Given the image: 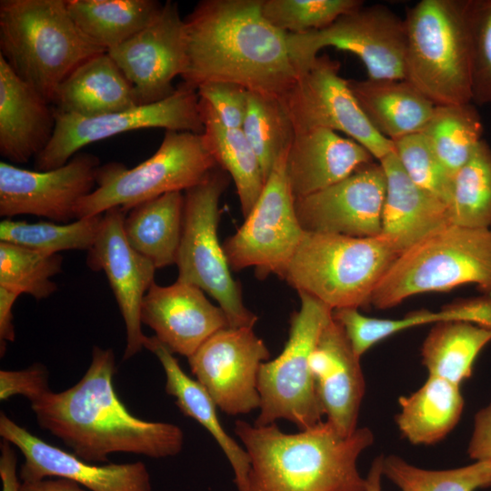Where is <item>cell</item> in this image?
<instances>
[{
    "instance_id": "49",
    "label": "cell",
    "mask_w": 491,
    "mask_h": 491,
    "mask_svg": "<svg viewBox=\"0 0 491 491\" xmlns=\"http://www.w3.org/2000/svg\"><path fill=\"white\" fill-rule=\"evenodd\" d=\"M383 457L382 456H376L372 462L366 477V488L364 491H382Z\"/></svg>"
},
{
    "instance_id": "29",
    "label": "cell",
    "mask_w": 491,
    "mask_h": 491,
    "mask_svg": "<svg viewBox=\"0 0 491 491\" xmlns=\"http://www.w3.org/2000/svg\"><path fill=\"white\" fill-rule=\"evenodd\" d=\"M184 202L182 192L166 193L133 207L125 215L124 233L128 244L156 269L176 262Z\"/></svg>"
},
{
    "instance_id": "13",
    "label": "cell",
    "mask_w": 491,
    "mask_h": 491,
    "mask_svg": "<svg viewBox=\"0 0 491 491\" xmlns=\"http://www.w3.org/2000/svg\"><path fill=\"white\" fill-rule=\"evenodd\" d=\"M55 116L52 138L35 160L37 171L58 168L84 146L132 130L165 128V131L204 132L197 91L185 84L166 99L125 111L82 117L55 110Z\"/></svg>"
},
{
    "instance_id": "45",
    "label": "cell",
    "mask_w": 491,
    "mask_h": 491,
    "mask_svg": "<svg viewBox=\"0 0 491 491\" xmlns=\"http://www.w3.org/2000/svg\"><path fill=\"white\" fill-rule=\"evenodd\" d=\"M467 453L475 461L491 462V403L475 416Z\"/></svg>"
},
{
    "instance_id": "10",
    "label": "cell",
    "mask_w": 491,
    "mask_h": 491,
    "mask_svg": "<svg viewBox=\"0 0 491 491\" xmlns=\"http://www.w3.org/2000/svg\"><path fill=\"white\" fill-rule=\"evenodd\" d=\"M300 308L292 314L287 341L273 360L262 364L258 375L260 412L256 426H266L285 419L299 430L323 421L310 368V358L333 309L303 292H298Z\"/></svg>"
},
{
    "instance_id": "9",
    "label": "cell",
    "mask_w": 491,
    "mask_h": 491,
    "mask_svg": "<svg viewBox=\"0 0 491 491\" xmlns=\"http://www.w3.org/2000/svg\"><path fill=\"white\" fill-rule=\"evenodd\" d=\"M228 184V174L218 166L185 192L176 280L212 296L225 312L229 326L254 327L257 316L244 305L240 286L231 275L217 235L219 201Z\"/></svg>"
},
{
    "instance_id": "11",
    "label": "cell",
    "mask_w": 491,
    "mask_h": 491,
    "mask_svg": "<svg viewBox=\"0 0 491 491\" xmlns=\"http://www.w3.org/2000/svg\"><path fill=\"white\" fill-rule=\"evenodd\" d=\"M286 41L299 76L308 70L320 50L332 46L356 55L369 79H405V21L382 5H363L322 30L286 34Z\"/></svg>"
},
{
    "instance_id": "14",
    "label": "cell",
    "mask_w": 491,
    "mask_h": 491,
    "mask_svg": "<svg viewBox=\"0 0 491 491\" xmlns=\"http://www.w3.org/2000/svg\"><path fill=\"white\" fill-rule=\"evenodd\" d=\"M340 64L318 55L308 70L281 97L295 135L315 128L343 133L380 161L394 144L370 124L349 82L339 75Z\"/></svg>"
},
{
    "instance_id": "32",
    "label": "cell",
    "mask_w": 491,
    "mask_h": 491,
    "mask_svg": "<svg viewBox=\"0 0 491 491\" xmlns=\"http://www.w3.org/2000/svg\"><path fill=\"white\" fill-rule=\"evenodd\" d=\"M199 106L205 145L216 165L233 180L246 217L266 184L259 160L242 129L225 126L200 98Z\"/></svg>"
},
{
    "instance_id": "31",
    "label": "cell",
    "mask_w": 491,
    "mask_h": 491,
    "mask_svg": "<svg viewBox=\"0 0 491 491\" xmlns=\"http://www.w3.org/2000/svg\"><path fill=\"white\" fill-rule=\"evenodd\" d=\"M163 5L155 0H66L76 26L106 52L146 27Z\"/></svg>"
},
{
    "instance_id": "22",
    "label": "cell",
    "mask_w": 491,
    "mask_h": 491,
    "mask_svg": "<svg viewBox=\"0 0 491 491\" xmlns=\"http://www.w3.org/2000/svg\"><path fill=\"white\" fill-rule=\"evenodd\" d=\"M360 359L344 327L332 316L311 355L310 368L326 421L342 436L357 429L366 386Z\"/></svg>"
},
{
    "instance_id": "8",
    "label": "cell",
    "mask_w": 491,
    "mask_h": 491,
    "mask_svg": "<svg viewBox=\"0 0 491 491\" xmlns=\"http://www.w3.org/2000/svg\"><path fill=\"white\" fill-rule=\"evenodd\" d=\"M218 167L203 134L165 131L160 146L133 168L121 163L99 166L96 186L75 207V218L101 215L113 207H133L171 192H185Z\"/></svg>"
},
{
    "instance_id": "48",
    "label": "cell",
    "mask_w": 491,
    "mask_h": 491,
    "mask_svg": "<svg viewBox=\"0 0 491 491\" xmlns=\"http://www.w3.org/2000/svg\"><path fill=\"white\" fill-rule=\"evenodd\" d=\"M19 491H87L79 484L65 478L49 477L22 482Z\"/></svg>"
},
{
    "instance_id": "20",
    "label": "cell",
    "mask_w": 491,
    "mask_h": 491,
    "mask_svg": "<svg viewBox=\"0 0 491 491\" xmlns=\"http://www.w3.org/2000/svg\"><path fill=\"white\" fill-rule=\"evenodd\" d=\"M0 436L24 456L25 462L19 471L22 482L61 477L89 491H152L150 474L141 461L92 465L31 434L3 412Z\"/></svg>"
},
{
    "instance_id": "1",
    "label": "cell",
    "mask_w": 491,
    "mask_h": 491,
    "mask_svg": "<svg viewBox=\"0 0 491 491\" xmlns=\"http://www.w3.org/2000/svg\"><path fill=\"white\" fill-rule=\"evenodd\" d=\"M262 0H204L185 18L187 63L181 76L195 90L225 82L282 96L299 75L286 34L262 14Z\"/></svg>"
},
{
    "instance_id": "7",
    "label": "cell",
    "mask_w": 491,
    "mask_h": 491,
    "mask_svg": "<svg viewBox=\"0 0 491 491\" xmlns=\"http://www.w3.org/2000/svg\"><path fill=\"white\" fill-rule=\"evenodd\" d=\"M404 21L405 79L436 105L472 102L466 0H421Z\"/></svg>"
},
{
    "instance_id": "46",
    "label": "cell",
    "mask_w": 491,
    "mask_h": 491,
    "mask_svg": "<svg viewBox=\"0 0 491 491\" xmlns=\"http://www.w3.org/2000/svg\"><path fill=\"white\" fill-rule=\"evenodd\" d=\"M21 294L14 289L0 286V343L1 356L5 355L7 341L15 340L13 306Z\"/></svg>"
},
{
    "instance_id": "21",
    "label": "cell",
    "mask_w": 491,
    "mask_h": 491,
    "mask_svg": "<svg viewBox=\"0 0 491 491\" xmlns=\"http://www.w3.org/2000/svg\"><path fill=\"white\" fill-rule=\"evenodd\" d=\"M141 323L173 354L187 358L215 332L228 327L219 306L212 304L199 287L176 280L170 286L155 282L145 294Z\"/></svg>"
},
{
    "instance_id": "37",
    "label": "cell",
    "mask_w": 491,
    "mask_h": 491,
    "mask_svg": "<svg viewBox=\"0 0 491 491\" xmlns=\"http://www.w3.org/2000/svg\"><path fill=\"white\" fill-rule=\"evenodd\" d=\"M103 214L75 219L72 223L14 221L0 223V241L47 255L65 250H86L94 245L101 228Z\"/></svg>"
},
{
    "instance_id": "44",
    "label": "cell",
    "mask_w": 491,
    "mask_h": 491,
    "mask_svg": "<svg viewBox=\"0 0 491 491\" xmlns=\"http://www.w3.org/2000/svg\"><path fill=\"white\" fill-rule=\"evenodd\" d=\"M50 391L48 372L40 364L24 370L0 371V399L22 395L33 402Z\"/></svg>"
},
{
    "instance_id": "34",
    "label": "cell",
    "mask_w": 491,
    "mask_h": 491,
    "mask_svg": "<svg viewBox=\"0 0 491 491\" xmlns=\"http://www.w3.org/2000/svg\"><path fill=\"white\" fill-rule=\"evenodd\" d=\"M483 127L481 116L470 102L436 105L421 133L453 177L483 140Z\"/></svg>"
},
{
    "instance_id": "15",
    "label": "cell",
    "mask_w": 491,
    "mask_h": 491,
    "mask_svg": "<svg viewBox=\"0 0 491 491\" xmlns=\"http://www.w3.org/2000/svg\"><path fill=\"white\" fill-rule=\"evenodd\" d=\"M269 356L253 327L228 326L208 337L187 359L217 408L237 416L259 408L258 375Z\"/></svg>"
},
{
    "instance_id": "41",
    "label": "cell",
    "mask_w": 491,
    "mask_h": 491,
    "mask_svg": "<svg viewBox=\"0 0 491 491\" xmlns=\"http://www.w3.org/2000/svg\"><path fill=\"white\" fill-rule=\"evenodd\" d=\"M393 144L394 152L411 181L447 205L452 176L439 161L426 136L418 132L396 140Z\"/></svg>"
},
{
    "instance_id": "33",
    "label": "cell",
    "mask_w": 491,
    "mask_h": 491,
    "mask_svg": "<svg viewBox=\"0 0 491 491\" xmlns=\"http://www.w3.org/2000/svg\"><path fill=\"white\" fill-rule=\"evenodd\" d=\"M491 341V329L464 321L434 324L421 347L428 376L459 385L469 378L474 362Z\"/></svg>"
},
{
    "instance_id": "42",
    "label": "cell",
    "mask_w": 491,
    "mask_h": 491,
    "mask_svg": "<svg viewBox=\"0 0 491 491\" xmlns=\"http://www.w3.org/2000/svg\"><path fill=\"white\" fill-rule=\"evenodd\" d=\"M472 103L491 104V0H466Z\"/></svg>"
},
{
    "instance_id": "36",
    "label": "cell",
    "mask_w": 491,
    "mask_h": 491,
    "mask_svg": "<svg viewBox=\"0 0 491 491\" xmlns=\"http://www.w3.org/2000/svg\"><path fill=\"white\" fill-rule=\"evenodd\" d=\"M266 178L295 138V130L280 96L248 93L246 115L242 125Z\"/></svg>"
},
{
    "instance_id": "12",
    "label": "cell",
    "mask_w": 491,
    "mask_h": 491,
    "mask_svg": "<svg viewBox=\"0 0 491 491\" xmlns=\"http://www.w3.org/2000/svg\"><path fill=\"white\" fill-rule=\"evenodd\" d=\"M286 155L276 163L264 189L242 225L223 248L230 268H255L260 278H282L304 234L286 173Z\"/></svg>"
},
{
    "instance_id": "18",
    "label": "cell",
    "mask_w": 491,
    "mask_h": 491,
    "mask_svg": "<svg viewBox=\"0 0 491 491\" xmlns=\"http://www.w3.org/2000/svg\"><path fill=\"white\" fill-rule=\"evenodd\" d=\"M386 175L380 163H370L342 181L296 198V213L307 232L373 237L381 233Z\"/></svg>"
},
{
    "instance_id": "24",
    "label": "cell",
    "mask_w": 491,
    "mask_h": 491,
    "mask_svg": "<svg viewBox=\"0 0 491 491\" xmlns=\"http://www.w3.org/2000/svg\"><path fill=\"white\" fill-rule=\"evenodd\" d=\"M55 109L20 79L0 55V154L10 163L25 164L50 142Z\"/></svg>"
},
{
    "instance_id": "19",
    "label": "cell",
    "mask_w": 491,
    "mask_h": 491,
    "mask_svg": "<svg viewBox=\"0 0 491 491\" xmlns=\"http://www.w3.org/2000/svg\"><path fill=\"white\" fill-rule=\"evenodd\" d=\"M126 214L120 207L103 213L100 231L86 257L91 270L105 272L124 319L126 333L124 360L144 347L146 336L142 332L141 306L155 283L156 269L128 244L124 233Z\"/></svg>"
},
{
    "instance_id": "26",
    "label": "cell",
    "mask_w": 491,
    "mask_h": 491,
    "mask_svg": "<svg viewBox=\"0 0 491 491\" xmlns=\"http://www.w3.org/2000/svg\"><path fill=\"white\" fill-rule=\"evenodd\" d=\"M55 111L94 117L137 106L134 87L107 52L82 63L56 88Z\"/></svg>"
},
{
    "instance_id": "25",
    "label": "cell",
    "mask_w": 491,
    "mask_h": 491,
    "mask_svg": "<svg viewBox=\"0 0 491 491\" xmlns=\"http://www.w3.org/2000/svg\"><path fill=\"white\" fill-rule=\"evenodd\" d=\"M378 162L386 183L380 235L386 238L399 255L451 224L447 205L411 181L394 151Z\"/></svg>"
},
{
    "instance_id": "35",
    "label": "cell",
    "mask_w": 491,
    "mask_h": 491,
    "mask_svg": "<svg viewBox=\"0 0 491 491\" xmlns=\"http://www.w3.org/2000/svg\"><path fill=\"white\" fill-rule=\"evenodd\" d=\"M447 207L452 225L491 228V147L485 140L453 175Z\"/></svg>"
},
{
    "instance_id": "17",
    "label": "cell",
    "mask_w": 491,
    "mask_h": 491,
    "mask_svg": "<svg viewBox=\"0 0 491 491\" xmlns=\"http://www.w3.org/2000/svg\"><path fill=\"white\" fill-rule=\"evenodd\" d=\"M107 53L133 85L138 105L172 95L173 81L183 75L187 63L185 24L178 5L166 1L146 27Z\"/></svg>"
},
{
    "instance_id": "43",
    "label": "cell",
    "mask_w": 491,
    "mask_h": 491,
    "mask_svg": "<svg viewBox=\"0 0 491 491\" xmlns=\"http://www.w3.org/2000/svg\"><path fill=\"white\" fill-rule=\"evenodd\" d=\"M197 94L226 127L242 128L248 105V93L245 87L225 82L205 84Z\"/></svg>"
},
{
    "instance_id": "28",
    "label": "cell",
    "mask_w": 491,
    "mask_h": 491,
    "mask_svg": "<svg viewBox=\"0 0 491 491\" xmlns=\"http://www.w3.org/2000/svg\"><path fill=\"white\" fill-rule=\"evenodd\" d=\"M365 115L384 137L394 142L421 132L436 105L406 79L348 80Z\"/></svg>"
},
{
    "instance_id": "47",
    "label": "cell",
    "mask_w": 491,
    "mask_h": 491,
    "mask_svg": "<svg viewBox=\"0 0 491 491\" xmlns=\"http://www.w3.org/2000/svg\"><path fill=\"white\" fill-rule=\"evenodd\" d=\"M0 450L2 491H19L21 480L17 475V458L12 444L4 439L0 444Z\"/></svg>"
},
{
    "instance_id": "2",
    "label": "cell",
    "mask_w": 491,
    "mask_h": 491,
    "mask_svg": "<svg viewBox=\"0 0 491 491\" xmlns=\"http://www.w3.org/2000/svg\"><path fill=\"white\" fill-rule=\"evenodd\" d=\"M111 348L94 346L91 363L70 388L48 391L31 402L38 426L60 439L86 462H106L113 453L165 458L181 452L184 434L167 422L132 415L117 396Z\"/></svg>"
},
{
    "instance_id": "38",
    "label": "cell",
    "mask_w": 491,
    "mask_h": 491,
    "mask_svg": "<svg viewBox=\"0 0 491 491\" xmlns=\"http://www.w3.org/2000/svg\"><path fill=\"white\" fill-rule=\"evenodd\" d=\"M383 476L400 491H476L491 487V462L475 461L457 468L431 470L390 455L383 457Z\"/></svg>"
},
{
    "instance_id": "6",
    "label": "cell",
    "mask_w": 491,
    "mask_h": 491,
    "mask_svg": "<svg viewBox=\"0 0 491 491\" xmlns=\"http://www.w3.org/2000/svg\"><path fill=\"white\" fill-rule=\"evenodd\" d=\"M467 284L491 293V228L450 224L396 258L376 285L370 305L387 309L418 294Z\"/></svg>"
},
{
    "instance_id": "23",
    "label": "cell",
    "mask_w": 491,
    "mask_h": 491,
    "mask_svg": "<svg viewBox=\"0 0 491 491\" xmlns=\"http://www.w3.org/2000/svg\"><path fill=\"white\" fill-rule=\"evenodd\" d=\"M373 159L355 140L330 129L315 128L295 135L286 173L296 199L342 181Z\"/></svg>"
},
{
    "instance_id": "27",
    "label": "cell",
    "mask_w": 491,
    "mask_h": 491,
    "mask_svg": "<svg viewBox=\"0 0 491 491\" xmlns=\"http://www.w3.org/2000/svg\"><path fill=\"white\" fill-rule=\"evenodd\" d=\"M144 347L159 360L166 376L165 392L175 398L181 412L202 425L217 442L234 474L237 491H249V456L224 429L216 413V405L205 388L188 376L174 354L155 336H146Z\"/></svg>"
},
{
    "instance_id": "16",
    "label": "cell",
    "mask_w": 491,
    "mask_h": 491,
    "mask_svg": "<svg viewBox=\"0 0 491 491\" xmlns=\"http://www.w3.org/2000/svg\"><path fill=\"white\" fill-rule=\"evenodd\" d=\"M99 158L77 153L48 171L28 170L0 162V215L42 216L59 223L75 218L78 202L95 190Z\"/></svg>"
},
{
    "instance_id": "39",
    "label": "cell",
    "mask_w": 491,
    "mask_h": 491,
    "mask_svg": "<svg viewBox=\"0 0 491 491\" xmlns=\"http://www.w3.org/2000/svg\"><path fill=\"white\" fill-rule=\"evenodd\" d=\"M63 256L0 242V286L25 293L37 300L55 293L52 277L62 271Z\"/></svg>"
},
{
    "instance_id": "4",
    "label": "cell",
    "mask_w": 491,
    "mask_h": 491,
    "mask_svg": "<svg viewBox=\"0 0 491 491\" xmlns=\"http://www.w3.org/2000/svg\"><path fill=\"white\" fill-rule=\"evenodd\" d=\"M105 52L76 26L66 0L0 1V55L49 103L69 74Z\"/></svg>"
},
{
    "instance_id": "3",
    "label": "cell",
    "mask_w": 491,
    "mask_h": 491,
    "mask_svg": "<svg viewBox=\"0 0 491 491\" xmlns=\"http://www.w3.org/2000/svg\"><path fill=\"white\" fill-rule=\"evenodd\" d=\"M250 460L249 491H364L357 469L363 451L374 442L368 427L342 436L326 420L287 434L276 423H235Z\"/></svg>"
},
{
    "instance_id": "30",
    "label": "cell",
    "mask_w": 491,
    "mask_h": 491,
    "mask_svg": "<svg viewBox=\"0 0 491 491\" xmlns=\"http://www.w3.org/2000/svg\"><path fill=\"white\" fill-rule=\"evenodd\" d=\"M396 422L401 434L414 445L442 440L456 426L464 408L459 385L428 376L423 386L400 396Z\"/></svg>"
},
{
    "instance_id": "5",
    "label": "cell",
    "mask_w": 491,
    "mask_h": 491,
    "mask_svg": "<svg viewBox=\"0 0 491 491\" xmlns=\"http://www.w3.org/2000/svg\"><path fill=\"white\" fill-rule=\"evenodd\" d=\"M399 252L384 236L305 231L282 279L333 310L364 308Z\"/></svg>"
},
{
    "instance_id": "40",
    "label": "cell",
    "mask_w": 491,
    "mask_h": 491,
    "mask_svg": "<svg viewBox=\"0 0 491 491\" xmlns=\"http://www.w3.org/2000/svg\"><path fill=\"white\" fill-rule=\"evenodd\" d=\"M364 5L361 0H262L268 23L286 34L318 31Z\"/></svg>"
}]
</instances>
